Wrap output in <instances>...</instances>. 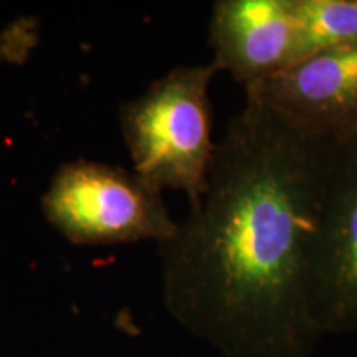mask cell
I'll return each instance as SVG.
<instances>
[{
    "label": "cell",
    "mask_w": 357,
    "mask_h": 357,
    "mask_svg": "<svg viewBox=\"0 0 357 357\" xmlns=\"http://www.w3.org/2000/svg\"><path fill=\"white\" fill-rule=\"evenodd\" d=\"M294 15L293 63L357 43V0H294Z\"/></svg>",
    "instance_id": "obj_7"
},
{
    "label": "cell",
    "mask_w": 357,
    "mask_h": 357,
    "mask_svg": "<svg viewBox=\"0 0 357 357\" xmlns=\"http://www.w3.org/2000/svg\"><path fill=\"white\" fill-rule=\"evenodd\" d=\"M339 146L247 88L202 199L159 245L169 311L225 357L314 354V253Z\"/></svg>",
    "instance_id": "obj_1"
},
{
    "label": "cell",
    "mask_w": 357,
    "mask_h": 357,
    "mask_svg": "<svg viewBox=\"0 0 357 357\" xmlns=\"http://www.w3.org/2000/svg\"><path fill=\"white\" fill-rule=\"evenodd\" d=\"M213 63L243 88L293 63L296 47L294 0H220L211 19Z\"/></svg>",
    "instance_id": "obj_6"
},
{
    "label": "cell",
    "mask_w": 357,
    "mask_h": 357,
    "mask_svg": "<svg viewBox=\"0 0 357 357\" xmlns=\"http://www.w3.org/2000/svg\"><path fill=\"white\" fill-rule=\"evenodd\" d=\"M314 314L323 336L357 331V134L339 146L321 212Z\"/></svg>",
    "instance_id": "obj_4"
},
{
    "label": "cell",
    "mask_w": 357,
    "mask_h": 357,
    "mask_svg": "<svg viewBox=\"0 0 357 357\" xmlns=\"http://www.w3.org/2000/svg\"><path fill=\"white\" fill-rule=\"evenodd\" d=\"M48 222L78 245L167 242L177 231L162 192L136 172L77 160L60 167L43 197Z\"/></svg>",
    "instance_id": "obj_3"
},
{
    "label": "cell",
    "mask_w": 357,
    "mask_h": 357,
    "mask_svg": "<svg viewBox=\"0 0 357 357\" xmlns=\"http://www.w3.org/2000/svg\"><path fill=\"white\" fill-rule=\"evenodd\" d=\"M218 71L213 61L174 68L119 114L134 172L159 192H184L190 208L207 189L215 153L208 84Z\"/></svg>",
    "instance_id": "obj_2"
},
{
    "label": "cell",
    "mask_w": 357,
    "mask_h": 357,
    "mask_svg": "<svg viewBox=\"0 0 357 357\" xmlns=\"http://www.w3.org/2000/svg\"><path fill=\"white\" fill-rule=\"evenodd\" d=\"M248 88L311 131L339 142L357 134V43L303 58Z\"/></svg>",
    "instance_id": "obj_5"
}]
</instances>
